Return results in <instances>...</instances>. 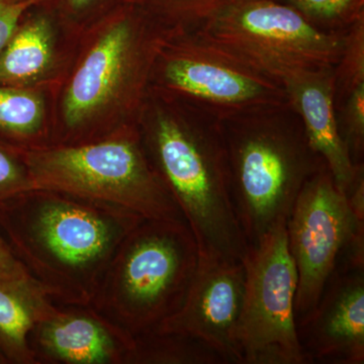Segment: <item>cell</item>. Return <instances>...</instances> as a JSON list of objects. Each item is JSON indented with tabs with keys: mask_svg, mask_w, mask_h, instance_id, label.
Returning <instances> with one entry per match:
<instances>
[{
	"mask_svg": "<svg viewBox=\"0 0 364 364\" xmlns=\"http://www.w3.org/2000/svg\"><path fill=\"white\" fill-rule=\"evenodd\" d=\"M141 215L52 189L0 203V233L55 303L90 305L112 256Z\"/></svg>",
	"mask_w": 364,
	"mask_h": 364,
	"instance_id": "6da1fadb",
	"label": "cell"
},
{
	"mask_svg": "<svg viewBox=\"0 0 364 364\" xmlns=\"http://www.w3.org/2000/svg\"><path fill=\"white\" fill-rule=\"evenodd\" d=\"M182 102L152 105L144 119V148L181 208L200 255L242 260L248 243L232 200L221 119Z\"/></svg>",
	"mask_w": 364,
	"mask_h": 364,
	"instance_id": "7a4b0ae2",
	"label": "cell"
},
{
	"mask_svg": "<svg viewBox=\"0 0 364 364\" xmlns=\"http://www.w3.org/2000/svg\"><path fill=\"white\" fill-rule=\"evenodd\" d=\"M237 219L249 244L286 224L306 181L325 161L289 102L221 119Z\"/></svg>",
	"mask_w": 364,
	"mask_h": 364,
	"instance_id": "3957f363",
	"label": "cell"
},
{
	"mask_svg": "<svg viewBox=\"0 0 364 364\" xmlns=\"http://www.w3.org/2000/svg\"><path fill=\"white\" fill-rule=\"evenodd\" d=\"M200 260L186 222L144 219L112 256L90 305L133 337L178 312Z\"/></svg>",
	"mask_w": 364,
	"mask_h": 364,
	"instance_id": "277c9868",
	"label": "cell"
},
{
	"mask_svg": "<svg viewBox=\"0 0 364 364\" xmlns=\"http://www.w3.org/2000/svg\"><path fill=\"white\" fill-rule=\"evenodd\" d=\"M20 150L33 188L107 203L144 219L186 222L153 167L142 138L134 132L75 145Z\"/></svg>",
	"mask_w": 364,
	"mask_h": 364,
	"instance_id": "5b68a950",
	"label": "cell"
},
{
	"mask_svg": "<svg viewBox=\"0 0 364 364\" xmlns=\"http://www.w3.org/2000/svg\"><path fill=\"white\" fill-rule=\"evenodd\" d=\"M195 31L282 85L336 65L346 33L321 30L277 0H230Z\"/></svg>",
	"mask_w": 364,
	"mask_h": 364,
	"instance_id": "8992f818",
	"label": "cell"
},
{
	"mask_svg": "<svg viewBox=\"0 0 364 364\" xmlns=\"http://www.w3.org/2000/svg\"><path fill=\"white\" fill-rule=\"evenodd\" d=\"M287 235L298 273V327L337 270L364 268V222L352 214L326 163L301 188L287 221Z\"/></svg>",
	"mask_w": 364,
	"mask_h": 364,
	"instance_id": "52a82bcc",
	"label": "cell"
},
{
	"mask_svg": "<svg viewBox=\"0 0 364 364\" xmlns=\"http://www.w3.org/2000/svg\"><path fill=\"white\" fill-rule=\"evenodd\" d=\"M242 261L246 277L239 329L242 363H309L296 328L298 273L287 223L249 244Z\"/></svg>",
	"mask_w": 364,
	"mask_h": 364,
	"instance_id": "ba28073f",
	"label": "cell"
},
{
	"mask_svg": "<svg viewBox=\"0 0 364 364\" xmlns=\"http://www.w3.org/2000/svg\"><path fill=\"white\" fill-rule=\"evenodd\" d=\"M174 43L157 56L160 85L170 95L220 119L289 102L282 83L196 31H182Z\"/></svg>",
	"mask_w": 364,
	"mask_h": 364,
	"instance_id": "9c48e42d",
	"label": "cell"
},
{
	"mask_svg": "<svg viewBox=\"0 0 364 364\" xmlns=\"http://www.w3.org/2000/svg\"><path fill=\"white\" fill-rule=\"evenodd\" d=\"M165 42L161 36L132 20L109 28L88 53L67 90L63 102L67 130L74 134L82 129L124 91L138 93Z\"/></svg>",
	"mask_w": 364,
	"mask_h": 364,
	"instance_id": "30bf717a",
	"label": "cell"
},
{
	"mask_svg": "<svg viewBox=\"0 0 364 364\" xmlns=\"http://www.w3.org/2000/svg\"><path fill=\"white\" fill-rule=\"evenodd\" d=\"M245 282L243 261L200 254L181 308L154 330L195 337L219 352L227 363L243 364L239 329Z\"/></svg>",
	"mask_w": 364,
	"mask_h": 364,
	"instance_id": "8fae6325",
	"label": "cell"
},
{
	"mask_svg": "<svg viewBox=\"0 0 364 364\" xmlns=\"http://www.w3.org/2000/svg\"><path fill=\"white\" fill-rule=\"evenodd\" d=\"M28 343L37 364H127L135 337L91 305L52 301Z\"/></svg>",
	"mask_w": 364,
	"mask_h": 364,
	"instance_id": "7c38bea8",
	"label": "cell"
},
{
	"mask_svg": "<svg viewBox=\"0 0 364 364\" xmlns=\"http://www.w3.org/2000/svg\"><path fill=\"white\" fill-rule=\"evenodd\" d=\"M296 328L309 363L363 364L364 268L337 270Z\"/></svg>",
	"mask_w": 364,
	"mask_h": 364,
	"instance_id": "4fadbf2b",
	"label": "cell"
},
{
	"mask_svg": "<svg viewBox=\"0 0 364 364\" xmlns=\"http://www.w3.org/2000/svg\"><path fill=\"white\" fill-rule=\"evenodd\" d=\"M289 104L298 112L309 143L324 160L344 193L364 172L355 165L339 133L334 100V67L299 72L282 81Z\"/></svg>",
	"mask_w": 364,
	"mask_h": 364,
	"instance_id": "5bb4252c",
	"label": "cell"
},
{
	"mask_svg": "<svg viewBox=\"0 0 364 364\" xmlns=\"http://www.w3.org/2000/svg\"><path fill=\"white\" fill-rule=\"evenodd\" d=\"M51 303L36 282H0V354L7 364H37L28 336Z\"/></svg>",
	"mask_w": 364,
	"mask_h": 364,
	"instance_id": "9a60e30c",
	"label": "cell"
},
{
	"mask_svg": "<svg viewBox=\"0 0 364 364\" xmlns=\"http://www.w3.org/2000/svg\"><path fill=\"white\" fill-rule=\"evenodd\" d=\"M54 55L51 23L32 18L18 26L0 51V85L23 87L49 70Z\"/></svg>",
	"mask_w": 364,
	"mask_h": 364,
	"instance_id": "2e32d148",
	"label": "cell"
},
{
	"mask_svg": "<svg viewBox=\"0 0 364 364\" xmlns=\"http://www.w3.org/2000/svg\"><path fill=\"white\" fill-rule=\"evenodd\" d=\"M212 346L188 335L153 330L135 337L127 364H225Z\"/></svg>",
	"mask_w": 364,
	"mask_h": 364,
	"instance_id": "e0dca14e",
	"label": "cell"
},
{
	"mask_svg": "<svg viewBox=\"0 0 364 364\" xmlns=\"http://www.w3.org/2000/svg\"><path fill=\"white\" fill-rule=\"evenodd\" d=\"M44 100L18 86L0 85V136L31 143L40 135L45 119Z\"/></svg>",
	"mask_w": 364,
	"mask_h": 364,
	"instance_id": "ac0fdd59",
	"label": "cell"
},
{
	"mask_svg": "<svg viewBox=\"0 0 364 364\" xmlns=\"http://www.w3.org/2000/svg\"><path fill=\"white\" fill-rule=\"evenodd\" d=\"M327 32H346L363 16V0H277Z\"/></svg>",
	"mask_w": 364,
	"mask_h": 364,
	"instance_id": "d6986e66",
	"label": "cell"
},
{
	"mask_svg": "<svg viewBox=\"0 0 364 364\" xmlns=\"http://www.w3.org/2000/svg\"><path fill=\"white\" fill-rule=\"evenodd\" d=\"M364 85V16L345 33L341 56L334 66V100L338 105L349 93Z\"/></svg>",
	"mask_w": 364,
	"mask_h": 364,
	"instance_id": "ffe728a7",
	"label": "cell"
},
{
	"mask_svg": "<svg viewBox=\"0 0 364 364\" xmlns=\"http://www.w3.org/2000/svg\"><path fill=\"white\" fill-rule=\"evenodd\" d=\"M335 109L339 133L352 161L355 165H363L364 85L349 93Z\"/></svg>",
	"mask_w": 364,
	"mask_h": 364,
	"instance_id": "44dd1931",
	"label": "cell"
},
{
	"mask_svg": "<svg viewBox=\"0 0 364 364\" xmlns=\"http://www.w3.org/2000/svg\"><path fill=\"white\" fill-rule=\"evenodd\" d=\"M33 188L20 149L0 143V203Z\"/></svg>",
	"mask_w": 364,
	"mask_h": 364,
	"instance_id": "7402d4cb",
	"label": "cell"
},
{
	"mask_svg": "<svg viewBox=\"0 0 364 364\" xmlns=\"http://www.w3.org/2000/svg\"><path fill=\"white\" fill-rule=\"evenodd\" d=\"M36 0H0V51L20 25L26 9Z\"/></svg>",
	"mask_w": 364,
	"mask_h": 364,
	"instance_id": "603a6c76",
	"label": "cell"
},
{
	"mask_svg": "<svg viewBox=\"0 0 364 364\" xmlns=\"http://www.w3.org/2000/svg\"><path fill=\"white\" fill-rule=\"evenodd\" d=\"M36 282L0 233V282ZM38 284V282H37Z\"/></svg>",
	"mask_w": 364,
	"mask_h": 364,
	"instance_id": "cb8c5ba5",
	"label": "cell"
},
{
	"mask_svg": "<svg viewBox=\"0 0 364 364\" xmlns=\"http://www.w3.org/2000/svg\"><path fill=\"white\" fill-rule=\"evenodd\" d=\"M345 196L352 214L359 221L364 222V172L359 174L350 188L347 189Z\"/></svg>",
	"mask_w": 364,
	"mask_h": 364,
	"instance_id": "d4e9b609",
	"label": "cell"
},
{
	"mask_svg": "<svg viewBox=\"0 0 364 364\" xmlns=\"http://www.w3.org/2000/svg\"><path fill=\"white\" fill-rule=\"evenodd\" d=\"M69 1L76 9H81V7L88 6L93 0H69Z\"/></svg>",
	"mask_w": 364,
	"mask_h": 364,
	"instance_id": "484cf974",
	"label": "cell"
},
{
	"mask_svg": "<svg viewBox=\"0 0 364 364\" xmlns=\"http://www.w3.org/2000/svg\"><path fill=\"white\" fill-rule=\"evenodd\" d=\"M0 364H7L6 358L0 354Z\"/></svg>",
	"mask_w": 364,
	"mask_h": 364,
	"instance_id": "4316f807",
	"label": "cell"
}]
</instances>
